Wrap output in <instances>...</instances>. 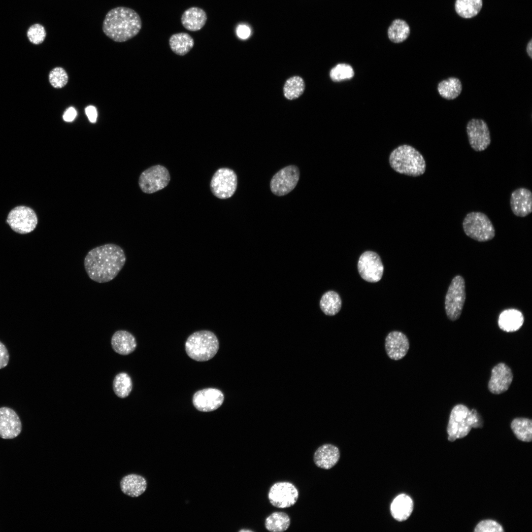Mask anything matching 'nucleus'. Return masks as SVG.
Wrapping results in <instances>:
<instances>
[{
    "label": "nucleus",
    "mask_w": 532,
    "mask_h": 532,
    "mask_svg": "<svg viewBox=\"0 0 532 532\" xmlns=\"http://www.w3.org/2000/svg\"><path fill=\"white\" fill-rule=\"evenodd\" d=\"M126 261V256L121 247L107 243L90 250L85 257L84 265L91 280L102 283L115 278Z\"/></svg>",
    "instance_id": "f257e3e1"
},
{
    "label": "nucleus",
    "mask_w": 532,
    "mask_h": 532,
    "mask_svg": "<svg viewBox=\"0 0 532 532\" xmlns=\"http://www.w3.org/2000/svg\"><path fill=\"white\" fill-rule=\"evenodd\" d=\"M142 27L141 18L133 9L119 6L109 10L102 23L104 33L114 41H126L139 32Z\"/></svg>",
    "instance_id": "f03ea898"
},
{
    "label": "nucleus",
    "mask_w": 532,
    "mask_h": 532,
    "mask_svg": "<svg viewBox=\"0 0 532 532\" xmlns=\"http://www.w3.org/2000/svg\"><path fill=\"white\" fill-rule=\"evenodd\" d=\"M389 163L396 172L411 176L423 175L426 168L425 160L415 148L408 145L395 149L389 156Z\"/></svg>",
    "instance_id": "7ed1b4c3"
},
{
    "label": "nucleus",
    "mask_w": 532,
    "mask_h": 532,
    "mask_svg": "<svg viewBox=\"0 0 532 532\" xmlns=\"http://www.w3.org/2000/svg\"><path fill=\"white\" fill-rule=\"evenodd\" d=\"M482 426V419L475 409L469 410L463 404H458L450 413L447 428L448 439L454 441L466 436L472 428Z\"/></svg>",
    "instance_id": "20e7f679"
},
{
    "label": "nucleus",
    "mask_w": 532,
    "mask_h": 532,
    "mask_svg": "<svg viewBox=\"0 0 532 532\" xmlns=\"http://www.w3.org/2000/svg\"><path fill=\"white\" fill-rule=\"evenodd\" d=\"M185 346L189 357L198 362H205L215 356L218 351L219 343L213 332L202 330L189 335Z\"/></svg>",
    "instance_id": "39448f33"
},
{
    "label": "nucleus",
    "mask_w": 532,
    "mask_h": 532,
    "mask_svg": "<svg viewBox=\"0 0 532 532\" xmlns=\"http://www.w3.org/2000/svg\"><path fill=\"white\" fill-rule=\"evenodd\" d=\"M462 226L465 234L478 242L490 241L495 236V229L491 221L481 212L468 213L463 220Z\"/></svg>",
    "instance_id": "423d86ee"
},
{
    "label": "nucleus",
    "mask_w": 532,
    "mask_h": 532,
    "mask_svg": "<svg viewBox=\"0 0 532 532\" xmlns=\"http://www.w3.org/2000/svg\"><path fill=\"white\" fill-rule=\"evenodd\" d=\"M466 300V285L464 278L455 276L448 287L445 298V309L448 318L452 321L458 320Z\"/></svg>",
    "instance_id": "0eeeda50"
},
{
    "label": "nucleus",
    "mask_w": 532,
    "mask_h": 532,
    "mask_svg": "<svg viewBox=\"0 0 532 532\" xmlns=\"http://www.w3.org/2000/svg\"><path fill=\"white\" fill-rule=\"evenodd\" d=\"M170 179V174L167 168L163 166L158 165L148 168L141 173L138 184L143 192L152 194L165 188L168 184Z\"/></svg>",
    "instance_id": "6e6552de"
},
{
    "label": "nucleus",
    "mask_w": 532,
    "mask_h": 532,
    "mask_svg": "<svg viewBox=\"0 0 532 532\" xmlns=\"http://www.w3.org/2000/svg\"><path fill=\"white\" fill-rule=\"evenodd\" d=\"M237 184V176L229 168L218 169L213 174L210 187L212 194L220 199L231 198L235 193Z\"/></svg>",
    "instance_id": "1a4fd4ad"
},
{
    "label": "nucleus",
    "mask_w": 532,
    "mask_h": 532,
    "mask_svg": "<svg viewBox=\"0 0 532 532\" xmlns=\"http://www.w3.org/2000/svg\"><path fill=\"white\" fill-rule=\"evenodd\" d=\"M6 222L15 232L26 234L35 229L38 219L33 209L21 205L14 207L9 212Z\"/></svg>",
    "instance_id": "9d476101"
},
{
    "label": "nucleus",
    "mask_w": 532,
    "mask_h": 532,
    "mask_svg": "<svg viewBox=\"0 0 532 532\" xmlns=\"http://www.w3.org/2000/svg\"><path fill=\"white\" fill-rule=\"evenodd\" d=\"M267 496L272 505L279 508H286L296 504L299 497V492L292 483L280 481L274 483L270 487Z\"/></svg>",
    "instance_id": "9b49d317"
},
{
    "label": "nucleus",
    "mask_w": 532,
    "mask_h": 532,
    "mask_svg": "<svg viewBox=\"0 0 532 532\" xmlns=\"http://www.w3.org/2000/svg\"><path fill=\"white\" fill-rule=\"evenodd\" d=\"M299 178V170L297 166L284 167L272 177L270 183L271 191L277 196L286 195L295 188Z\"/></svg>",
    "instance_id": "f8f14e48"
},
{
    "label": "nucleus",
    "mask_w": 532,
    "mask_h": 532,
    "mask_svg": "<svg viewBox=\"0 0 532 532\" xmlns=\"http://www.w3.org/2000/svg\"><path fill=\"white\" fill-rule=\"evenodd\" d=\"M358 269L361 277L371 283L379 281L382 278L384 266L380 256L375 252L367 251L360 257Z\"/></svg>",
    "instance_id": "ddd939ff"
},
{
    "label": "nucleus",
    "mask_w": 532,
    "mask_h": 532,
    "mask_svg": "<svg viewBox=\"0 0 532 532\" xmlns=\"http://www.w3.org/2000/svg\"><path fill=\"white\" fill-rule=\"evenodd\" d=\"M466 131L471 147L476 152L486 150L491 142L490 131L486 122L473 118L467 123Z\"/></svg>",
    "instance_id": "4468645a"
},
{
    "label": "nucleus",
    "mask_w": 532,
    "mask_h": 532,
    "mask_svg": "<svg viewBox=\"0 0 532 532\" xmlns=\"http://www.w3.org/2000/svg\"><path fill=\"white\" fill-rule=\"evenodd\" d=\"M224 400V394L221 391L209 388L196 392L193 397V403L200 411L210 412L220 407Z\"/></svg>",
    "instance_id": "2eb2a0df"
},
{
    "label": "nucleus",
    "mask_w": 532,
    "mask_h": 532,
    "mask_svg": "<svg viewBox=\"0 0 532 532\" xmlns=\"http://www.w3.org/2000/svg\"><path fill=\"white\" fill-rule=\"evenodd\" d=\"M22 429V423L16 412L8 407H0V437L14 438L20 434Z\"/></svg>",
    "instance_id": "dca6fc26"
},
{
    "label": "nucleus",
    "mask_w": 532,
    "mask_h": 532,
    "mask_svg": "<svg viewBox=\"0 0 532 532\" xmlns=\"http://www.w3.org/2000/svg\"><path fill=\"white\" fill-rule=\"evenodd\" d=\"M385 347L388 357L392 360L398 361L402 359L407 353L409 342L403 333L393 331L386 336Z\"/></svg>",
    "instance_id": "f3484780"
},
{
    "label": "nucleus",
    "mask_w": 532,
    "mask_h": 532,
    "mask_svg": "<svg viewBox=\"0 0 532 532\" xmlns=\"http://www.w3.org/2000/svg\"><path fill=\"white\" fill-rule=\"evenodd\" d=\"M512 380L511 369L505 364L499 363L492 369L488 389L494 394H501L507 390Z\"/></svg>",
    "instance_id": "a211bd4d"
},
{
    "label": "nucleus",
    "mask_w": 532,
    "mask_h": 532,
    "mask_svg": "<svg viewBox=\"0 0 532 532\" xmlns=\"http://www.w3.org/2000/svg\"><path fill=\"white\" fill-rule=\"evenodd\" d=\"M510 205L516 216L525 217L532 212V193L526 188L520 187L513 191L510 196Z\"/></svg>",
    "instance_id": "6ab92c4d"
},
{
    "label": "nucleus",
    "mask_w": 532,
    "mask_h": 532,
    "mask_svg": "<svg viewBox=\"0 0 532 532\" xmlns=\"http://www.w3.org/2000/svg\"><path fill=\"white\" fill-rule=\"evenodd\" d=\"M340 458L339 449L331 444H325L319 447L313 455V461L318 467L329 469L338 462Z\"/></svg>",
    "instance_id": "aec40b11"
},
{
    "label": "nucleus",
    "mask_w": 532,
    "mask_h": 532,
    "mask_svg": "<svg viewBox=\"0 0 532 532\" xmlns=\"http://www.w3.org/2000/svg\"><path fill=\"white\" fill-rule=\"evenodd\" d=\"M111 344L113 350L122 355L133 353L137 346L134 336L125 330H119L115 332L111 337Z\"/></svg>",
    "instance_id": "412c9836"
},
{
    "label": "nucleus",
    "mask_w": 532,
    "mask_h": 532,
    "mask_svg": "<svg viewBox=\"0 0 532 532\" xmlns=\"http://www.w3.org/2000/svg\"><path fill=\"white\" fill-rule=\"evenodd\" d=\"M207 20L205 11L198 7H191L186 10L182 15L181 24L187 30L196 32L201 29Z\"/></svg>",
    "instance_id": "4be33fe9"
},
{
    "label": "nucleus",
    "mask_w": 532,
    "mask_h": 532,
    "mask_svg": "<svg viewBox=\"0 0 532 532\" xmlns=\"http://www.w3.org/2000/svg\"><path fill=\"white\" fill-rule=\"evenodd\" d=\"M413 507V501L411 498L405 494H400L391 503V513L396 520L404 521L410 517Z\"/></svg>",
    "instance_id": "5701e85b"
},
{
    "label": "nucleus",
    "mask_w": 532,
    "mask_h": 532,
    "mask_svg": "<svg viewBox=\"0 0 532 532\" xmlns=\"http://www.w3.org/2000/svg\"><path fill=\"white\" fill-rule=\"evenodd\" d=\"M120 488L122 492L131 497H137L146 490V479L138 474H131L124 476L120 481Z\"/></svg>",
    "instance_id": "b1692460"
},
{
    "label": "nucleus",
    "mask_w": 532,
    "mask_h": 532,
    "mask_svg": "<svg viewBox=\"0 0 532 532\" xmlns=\"http://www.w3.org/2000/svg\"><path fill=\"white\" fill-rule=\"evenodd\" d=\"M524 321L522 313L515 309L503 311L499 315L498 324L499 328L506 332L517 331L522 327Z\"/></svg>",
    "instance_id": "393cba45"
},
{
    "label": "nucleus",
    "mask_w": 532,
    "mask_h": 532,
    "mask_svg": "<svg viewBox=\"0 0 532 532\" xmlns=\"http://www.w3.org/2000/svg\"><path fill=\"white\" fill-rule=\"evenodd\" d=\"M439 95L447 100L456 99L462 91V84L460 80L455 77H450L440 81L437 87Z\"/></svg>",
    "instance_id": "a878e982"
},
{
    "label": "nucleus",
    "mask_w": 532,
    "mask_h": 532,
    "mask_svg": "<svg viewBox=\"0 0 532 532\" xmlns=\"http://www.w3.org/2000/svg\"><path fill=\"white\" fill-rule=\"evenodd\" d=\"M169 44L171 50L176 54L183 56L188 53L193 47L194 41L192 37L186 33H179L172 34L169 39Z\"/></svg>",
    "instance_id": "bb28decb"
},
{
    "label": "nucleus",
    "mask_w": 532,
    "mask_h": 532,
    "mask_svg": "<svg viewBox=\"0 0 532 532\" xmlns=\"http://www.w3.org/2000/svg\"><path fill=\"white\" fill-rule=\"evenodd\" d=\"M291 524L289 516L284 512L277 511L267 516L265 521L266 529L272 532L286 531Z\"/></svg>",
    "instance_id": "cd10ccee"
},
{
    "label": "nucleus",
    "mask_w": 532,
    "mask_h": 532,
    "mask_svg": "<svg viewBox=\"0 0 532 532\" xmlns=\"http://www.w3.org/2000/svg\"><path fill=\"white\" fill-rule=\"evenodd\" d=\"M342 301L339 295L335 292L330 291L322 296L320 306L322 311L327 315L333 316L337 314L341 309Z\"/></svg>",
    "instance_id": "c85d7f7f"
},
{
    "label": "nucleus",
    "mask_w": 532,
    "mask_h": 532,
    "mask_svg": "<svg viewBox=\"0 0 532 532\" xmlns=\"http://www.w3.org/2000/svg\"><path fill=\"white\" fill-rule=\"evenodd\" d=\"M410 29L408 24L403 20H394L388 29V36L393 42L399 43L405 40L409 36Z\"/></svg>",
    "instance_id": "c756f323"
},
{
    "label": "nucleus",
    "mask_w": 532,
    "mask_h": 532,
    "mask_svg": "<svg viewBox=\"0 0 532 532\" xmlns=\"http://www.w3.org/2000/svg\"><path fill=\"white\" fill-rule=\"evenodd\" d=\"M511 428L517 438L524 442L532 439V421L525 418H517L511 422Z\"/></svg>",
    "instance_id": "7c9ffc66"
},
{
    "label": "nucleus",
    "mask_w": 532,
    "mask_h": 532,
    "mask_svg": "<svg viewBox=\"0 0 532 532\" xmlns=\"http://www.w3.org/2000/svg\"><path fill=\"white\" fill-rule=\"evenodd\" d=\"M482 7V0H456L455 5L457 14L464 18L476 16Z\"/></svg>",
    "instance_id": "2f4dec72"
},
{
    "label": "nucleus",
    "mask_w": 532,
    "mask_h": 532,
    "mask_svg": "<svg viewBox=\"0 0 532 532\" xmlns=\"http://www.w3.org/2000/svg\"><path fill=\"white\" fill-rule=\"evenodd\" d=\"M305 83L303 79L299 76L290 77L286 81L283 93L288 100H293L299 98L303 93Z\"/></svg>",
    "instance_id": "473e14b6"
},
{
    "label": "nucleus",
    "mask_w": 532,
    "mask_h": 532,
    "mask_svg": "<svg viewBox=\"0 0 532 532\" xmlns=\"http://www.w3.org/2000/svg\"><path fill=\"white\" fill-rule=\"evenodd\" d=\"M132 388V379L127 373L121 372L115 376L113 381V389L117 397L120 398L127 397Z\"/></svg>",
    "instance_id": "72a5a7b5"
},
{
    "label": "nucleus",
    "mask_w": 532,
    "mask_h": 532,
    "mask_svg": "<svg viewBox=\"0 0 532 532\" xmlns=\"http://www.w3.org/2000/svg\"><path fill=\"white\" fill-rule=\"evenodd\" d=\"M354 71L352 66L346 64H339L333 67L330 73L331 79L334 82L352 78Z\"/></svg>",
    "instance_id": "f704fd0d"
},
{
    "label": "nucleus",
    "mask_w": 532,
    "mask_h": 532,
    "mask_svg": "<svg viewBox=\"0 0 532 532\" xmlns=\"http://www.w3.org/2000/svg\"><path fill=\"white\" fill-rule=\"evenodd\" d=\"M68 75L66 70L62 67H56L53 68L48 74V80L51 86L56 89L64 87L68 82Z\"/></svg>",
    "instance_id": "c9c22d12"
},
{
    "label": "nucleus",
    "mask_w": 532,
    "mask_h": 532,
    "mask_svg": "<svg viewBox=\"0 0 532 532\" xmlns=\"http://www.w3.org/2000/svg\"><path fill=\"white\" fill-rule=\"evenodd\" d=\"M27 37L30 42L35 45L42 43L46 36L44 27L39 24L32 25L28 30Z\"/></svg>",
    "instance_id": "e433bc0d"
},
{
    "label": "nucleus",
    "mask_w": 532,
    "mask_h": 532,
    "mask_svg": "<svg viewBox=\"0 0 532 532\" xmlns=\"http://www.w3.org/2000/svg\"><path fill=\"white\" fill-rule=\"evenodd\" d=\"M475 532H502L504 530L498 522L492 520H485L480 522L476 526Z\"/></svg>",
    "instance_id": "4c0bfd02"
},
{
    "label": "nucleus",
    "mask_w": 532,
    "mask_h": 532,
    "mask_svg": "<svg viewBox=\"0 0 532 532\" xmlns=\"http://www.w3.org/2000/svg\"><path fill=\"white\" fill-rule=\"evenodd\" d=\"M9 355L5 346L0 341V369L5 367L8 363Z\"/></svg>",
    "instance_id": "58836bf2"
},
{
    "label": "nucleus",
    "mask_w": 532,
    "mask_h": 532,
    "mask_svg": "<svg viewBox=\"0 0 532 532\" xmlns=\"http://www.w3.org/2000/svg\"><path fill=\"white\" fill-rule=\"evenodd\" d=\"M251 31L248 27L244 25H239L236 29V34L241 39H245L249 37Z\"/></svg>",
    "instance_id": "ea45409f"
},
{
    "label": "nucleus",
    "mask_w": 532,
    "mask_h": 532,
    "mask_svg": "<svg viewBox=\"0 0 532 532\" xmlns=\"http://www.w3.org/2000/svg\"><path fill=\"white\" fill-rule=\"evenodd\" d=\"M86 114L91 123H95L98 117V112L96 108L93 105L88 106L85 108Z\"/></svg>",
    "instance_id": "a19ab883"
},
{
    "label": "nucleus",
    "mask_w": 532,
    "mask_h": 532,
    "mask_svg": "<svg viewBox=\"0 0 532 532\" xmlns=\"http://www.w3.org/2000/svg\"><path fill=\"white\" fill-rule=\"evenodd\" d=\"M76 115L77 112L75 108L70 107L65 112L63 118L65 121L70 122L74 120Z\"/></svg>",
    "instance_id": "79ce46f5"
},
{
    "label": "nucleus",
    "mask_w": 532,
    "mask_h": 532,
    "mask_svg": "<svg viewBox=\"0 0 532 532\" xmlns=\"http://www.w3.org/2000/svg\"><path fill=\"white\" fill-rule=\"evenodd\" d=\"M526 52L531 59H532V40L528 42L526 47Z\"/></svg>",
    "instance_id": "37998d69"
},
{
    "label": "nucleus",
    "mask_w": 532,
    "mask_h": 532,
    "mask_svg": "<svg viewBox=\"0 0 532 532\" xmlns=\"http://www.w3.org/2000/svg\"><path fill=\"white\" fill-rule=\"evenodd\" d=\"M240 532H252V531L249 530H240Z\"/></svg>",
    "instance_id": "c03bdc74"
}]
</instances>
